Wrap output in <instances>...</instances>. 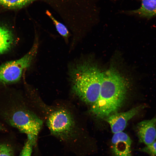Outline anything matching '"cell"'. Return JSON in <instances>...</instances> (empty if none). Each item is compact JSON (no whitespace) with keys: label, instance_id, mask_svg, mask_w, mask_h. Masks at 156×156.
Masks as SVG:
<instances>
[{"label":"cell","instance_id":"6da1fadb","mask_svg":"<svg viewBox=\"0 0 156 156\" xmlns=\"http://www.w3.org/2000/svg\"><path fill=\"white\" fill-rule=\"evenodd\" d=\"M127 89L125 79L115 68L104 71L99 97L91 105V112L101 119L117 112L125 101Z\"/></svg>","mask_w":156,"mask_h":156},{"label":"cell","instance_id":"7a4b0ae2","mask_svg":"<svg viewBox=\"0 0 156 156\" xmlns=\"http://www.w3.org/2000/svg\"><path fill=\"white\" fill-rule=\"evenodd\" d=\"M78 64L70 71L72 90L81 101L92 105L99 97L104 71L88 61Z\"/></svg>","mask_w":156,"mask_h":156},{"label":"cell","instance_id":"3957f363","mask_svg":"<svg viewBox=\"0 0 156 156\" xmlns=\"http://www.w3.org/2000/svg\"><path fill=\"white\" fill-rule=\"evenodd\" d=\"M38 38H36L30 51L22 58L7 62L0 66V83H14L20 79L23 71L29 67L36 57L38 48Z\"/></svg>","mask_w":156,"mask_h":156},{"label":"cell","instance_id":"277c9868","mask_svg":"<svg viewBox=\"0 0 156 156\" xmlns=\"http://www.w3.org/2000/svg\"><path fill=\"white\" fill-rule=\"evenodd\" d=\"M10 124L26 134L36 144L38 134L43 125L42 120L36 115L24 109H18L8 117Z\"/></svg>","mask_w":156,"mask_h":156},{"label":"cell","instance_id":"5b68a950","mask_svg":"<svg viewBox=\"0 0 156 156\" xmlns=\"http://www.w3.org/2000/svg\"><path fill=\"white\" fill-rule=\"evenodd\" d=\"M47 124L53 135L64 140L69 139L72 137L75 126L72 115L68 111L63 109L52 112L48 118Z\"/></svg>","mask_w":156,"mask_h":156},{"label":"cell","instance_id":"8992f818","mask_svg":"<svg viewBox=\"0 0 156 156\" xmlns=\"http://www.w3.org/2000/svg\"><path fill=\"white\" fill-rule=\"evenodd\" d=\"M145 107L143 105H140L125 112H116L106 118L105 120L109 125L114 134L123 131L128 121Z\"/></svg>","mask_w":156,"mask_h":156},{"label":"cell","instance_id":"52a82bcc","mask_svg":"<svg viewBox=\"0 0 156 156\" xmlns=\"http://www.w3.org/2000/svg\"><path fill=\"white\" fill-rule=\"evenodd\" d=\"M135 131L139 142L146 146L151 144L156 140V117L139 122Z\"/></svg>","mask_w":156,"mask_h":156},{"label":"cell","instance_id":"ba28073f","mask_svg":"<svg viewBox=\"0 0 156 156\" xmlns=\"http://www.w3.org/2000/svg\"><path fill=\"white\" fill-rule=\"evenodd\" d=\"M132 140L126 133L114 134L111 140V151L114 156H132Z\"/></svg>","mask_w":156,"mask_h":156},{"label":"cell","instance_id":"9c48e42d","mask_svg":"<svg viewBox=\"0 0 156 156\" xmlns=\"http://www.w3.org/2000/svg\"><path fill=\"white\" fill-rule=\"evenodd\" d=\"M130 13L147 18L156 16V0H142L140 7Z\"/></svg>","mask_w":156,"mask_h":156},{"label":"cell","instance_id":"30bf717a","mask_svg":"<svg viewBox=\"0 0 156 156\" xmlns=\"http://www.w3.org/2000/svg\"><path fill=\"white\" fill-rule=\"evenodd\" d=\"M14 38L13 34L10 29L0 26V54L10 49L13 43Z\"/></svg>","mask_w":156,"mask_h":156},{"label":"cell","instance_id":"8fae6325","mask_svg":"<svg viewBox=\"0 0 156 156\" xmlns=\"http://www.w3.org/2000/svg\"><path fill=\"white\" fill-rule=\"evenodd\" d=\"M35 0H0V4L11 8H19Z\"/></svg>","mask_w":156,"mask_h":156},{"label":"cell","instance_id":"7c38bea8","mask_svg":"<svg viewBox=\"0 0 156 156\" xmlns=\"http://www.w3.org/2000/svg\"><path fill=\"white\" fill-rule=\"evenodd\" d=\"M46 14L53 22L59 33L64 38H67L69 35V32L66 27L63 24L56 20L49 11H46Z\"/></svg>","mask_w":156,"mask_h":156},{"label":"cell","instance_id":"4fadbf2b","mask_svg":"<svg viewBox=\"0 0 156 156\" xmlns=\"http://www.w3.org/2000/svg\"><path fill=\"white\" fill-rule=\"evenodd\" d=\"M35 145L31 139L27 137L19 156H31L33 147Z\"/></svg>","mask_w":156,"mask_h":156},{"label":"cell","instance_id":"5bb4252c","mask_svg":"<svg viewBox=\"0 0 156 156\" xmlns=\"http://www.w3.org/2000/svg\"><path fill=\"white\" fill-rule=\"evenodd\" d=\"M138 150L148 154L150 156H156V141L150 144L146 145Z\"/></svg>","mask_w":156,"mask_h":156},{"label":"cell","instance_id":"9a60e30c","mask_svg":"<svg viewBox=\"0 0 156 156\" xmlns=\"http://www.w3.org/2000/svg\"><path fill=\"white\" fill-rule=\"evenodd\" d=\"M14 152L12 147L5 144H0V156H13Z\"/></svg>","mask_w":156,"mask_h":156},{"label":"cell","instance_id":"2e32d148","mask_svg":"<svg viewBox=\"0 0 156 156\" xmlns=\"http://www.w3.org/2000/svg\"><path fill=\"white\" fill-rule=\"evenodd\" d=\"M5 129L0 124V131L5 130Z\"/></svg>","mask_w":156,"mask_h":156}]
</instances>
